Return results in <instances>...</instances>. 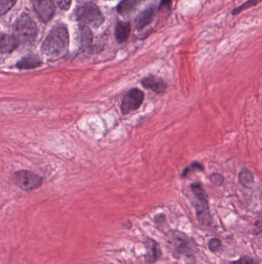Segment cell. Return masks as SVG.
<instances>
[{
  "label": "cell",
  "mask_w": 262,
  "mask_h": 264,
  "mask_svg": "<svg viewBox=\"0 0 262 264\" xmlns=\"http://www.w3.org/2000/svg\"><path fill=\"white\" fill-rule=\"evenodd\" d=\"M208 247L210 251L212 252V253H217L222 249V241L217 239V238H212L208 241Z\"/></svg>",
  "instance_id": "cell-22"
},
{
  "label": "cell",
  "mask_w": 262,
  "mask_h": 264,
  "mask_svg": "<svg viewBox=\"0 0 262 264\" xmlns=\"http://www.w3.org/2000/svg\"><path fill=\"white\" fill-rule=\"evenodd\" d=\"M204 168L203 166H202L201 163H197V161H194V163H192L189 166L185 168L184 169L183 172H182V176L185 177L188 175V173H190L191 172H196V171H203Z\"/></svg>",
  "instance_id": "cell-21"
},
{
  "label": "cell",
  "mask_w": 262,
  "mask_h": 264,
  "mask_svg": "<svg viewBox=\"0 0 262 264\" xmlns=\"http://www.w3.org/2000/svg\"><path fill=\"white\" fill-rule=\"evenodd\" d=\"M81 42H82L83 47H88L92 45V33L91 32L89 27L85 25H81Z\"/></svg>",
  "instance_id": "cell-17"
},
{
  "label": "cell",
  "mask_w": 262,
  "mask_h": 264,
  "mask_svg": "<svg viewBox=\"0 0 262 264\" xmlns=\"http://www.w3.org/2000/svg\"><path fill=\"white\" fill-rule=\"evenodd\" d=\"M13 36L19 44H32L36 39L38 27L36 23L27 13H22L13 26Z\"/></svg>",
  "instance_id": "cell-4"
},
{
  "label": "cell",
  "mask_w": 262,
  "mask_h": 264,
  "mask_svg": "<svg viewBox=\"0 0 262 264\" xmlns=\"http://www.w3.org/2000/svg\"><path fill=\"white\" fill-rule=\"evenodd\" d=\"M130 24L129 23L120 22L115 27V38L120 44L126 42L130 34Z\"/></svg>",
  "instance_id": "cell-15"
},
{
  "label": "cell",
  "mask_w": 262,
  "mask_h": 264,
  "mask_svg": "<svg viewBox=\"0 0 262 264\" xmlns=\"http://www.w3.org/2000/svg\"><path fill=\"white\" fill-rule=\"evenodd\" d=\"M141 84L143 88L150 90L157 94H164L167 90V85L165 82L156 76H147L141 80Z\"/></svg>",
  "instance_id": "cell-10"
},
{
  "label": "cell",
  "mask_w": 262,
  "mask_h": 264,
  "mask_svg": "<svg viewBox=\"0 0 262 264\" xmlns=\"http://www.w3.org/2000/svg\"><path fill=\"white\" fill-rule=\"evenodd\" d=\"M239 181L246 189H251L254 186V177L252 172L248 169H242L239 174Z\"/></svg>",
  "instance_id": "cell-16"
},
{
  "label": "cell",
  "mask_w": 262,
  "mask_h": 264,
  "mask_svg": "<svg viewBox=\"0 0 262 264\" xmlns=\"http://www.w3.org/2000/svg\"><path fill=\"white\" fill-rule=\"evenodd\" d=\"M229 264H260V261L251 256H243L237 260L231 261Z\"/></svg>",
  "instance_id": "cell-19"
},
{
  "label": "cell",
  "mask_w": 262,
  "mask_h": 264,
  "mask_svg": "<svg viewBox=\"0 0 262 264\" xmlns=\"http://www.w3.org/2000/svg\"><path fill=\"white\" fill-rule=\"evenodd\" d=\"M155 7L154 6L148 8L147 10L143 11L137 18L136 25L138 30H142L146 26L149 25L153 21L154 16L155 15Z\"/></svg>",
  "instance_id": "cell-14"
},
{
  "label": "cell",
  "mask_w": 262,
  "mask_h": 264,
  "mask_svg": "<svg viewBox=\"0 0 262 264\" xmlns=\"http://www.w3.org/2000/svg\"><path fill=\"white\" fill-rule=\"evenodd\" d=\"M154 221H155V224H157L158 226H161L163 224L166 222V217L164 216V214H158L155 216V219H154Z\"/></svg>",
  "instance_id": "cell-25"
},
{
  "label": "cell",
  "mask_w": 262,
  "mask_h": 264,
  "mask_svg": "<svg viewBox=\"0 0 262 264\" xmlns=\"http://www.w3.org/2000/svg\"><path fill=\"white\" fill-rule=\"evenodd\" d=\"M33 8L42 22L47 23L52 19L55 12L53 0H33Z\"/></svg>",
  "instance_id": "cell-8"
},
{
  "label": "cell",
  "mask_w": 262,
  "mask_h": 264,
  "mask_svg": "<svg viewBox=\"0 0 262 264\" xmlns=\"http://www.w3.org/2000/svg\"><path fill=\"white\" fill-rule=\"evenodd\" d=\"M224 180H225V178H224V177L222 176L221 174L213 173L212 175H211V176H210V181L216 186H222L224 183Z\"/></svg>",
  "instance_id": "cell-23"
},
{
  "label": "cell",
  "mask_w": 262,
  "mask_h": 264,
  "mask_svg": "<svg viewBox=\"0 0 262 264\" xmlns=\"http://www.w3.org/2000/svg\"><path fill=\"white\" fill-rule=\"evenodd\" d=\"M261 2L262 0H247L246 2L244 3L242 5H240L239 7H236L235 9H234V10H232V12H231V14L235 16V15L239 14V13L245 11V10H248V9L251 8V7H255L257 4H259Z\"/></svg>",
  "instance_id": "cell-18"
},
{
  "label": "cell",
  "mask_w": 262,
  "mask_h": 264,
  "mask_svg": "<svg viewBox=\"0 0 262 264\" xmlns=\"http://www.w3.org/2000/svg\"><path fill=\"white\" fill-rule=\"evenodd\" d=\"M165 242L174 258H182L187 263H195L198 246L196 241L188 235L179 230H170L166 233Z\"/></svg>",
  "instance_id": "cell-1"
},
{
  "label": "cell",
  "mask_w": 262,
  "mask_h": 264,
  "mask_svg": "<svg viewBox=\"0 0 262 264\" xmlns=\"http://www.w3.org/2000/svg\"><path fill=\"white\" fill-rule=\"evenodd\" d=\"M19 45V43L14 36L5 34V33H2V35H1L0 49H1L2 54L12 53L17 48Z\"/></svg>",
  "instance_id": "cell-13"
},
{
  "label": "cell",
  "mask_w": 262,
  "mask_h": 264,
  "mask_svg": "<svg viewBox=\"0 0 262 264\" xmlns=\"http://www.w3.org/2000/svg\"><path fill=\"white\" fill-rule=\"evenodd\" d=\"M68 49V33L62 27L53 29L42 45V52L52 60L60 59L66 55Z\"/></svg>",
  "instance_id": "cell-2"
},
{
  "label": "cell",
  "mask_w": 262,
  "mask_h": 264,
  "mask_svg": "<svg viewBox=\"0 0 262 264\" xmlns=\"http://www.w3.org/2000/svg\"><path fill=\"white\" fill-rule=\"evenodd\" d=\"M42 65V61L36 55H29L18 61L16 68L19 70H33Z\"/></svg>",
  "instance_id": "cell-12"
},
{
  "label": "cell",
  "mask_w": 262,
  "mask_h": 264,
  "mask_svg": "<svg viewBox=\"0 0 262 264\" xmlns=\"http://www.w3.org/2000/svg\"><path fill=\"white\" fill-rule=\"evenodd\" d=\"M146 1L148 0H123L117 10L122 16H131Z\"/></svg>",
  "instance_id": "cell-11"
},
{
  "label": "cell",
  "mask_w": 262,
  "mask_h": 264,
  "mask_svg": "<svg viewBox=\"0 0 262 264\" xmlns=\"http://www.w3.org/2000/svg\"><path fill=\"white\" fill-rule=\"evenodd\" d=\"M145 94L138 88H132L126 93L122 100V114L126 115L132 111H137L144 101Z\"/></svg>",
  "instance_id": "cell-7"
},
{
  "label": "cell",
  "mask_w": 262,
  "mask_h": 264,
  "mask_svg": "<svg viewBox=\"0 0 262 264\" xmlns=\"http://www.w3.org/2000/svg\"><path fill=\"white\" fill-rule=\"evenodd\" d=\"M58 5L62 10H67L71 6L72 0H56Z\"/></svg>",
  "instance_id": "cell-24"
},
{
  "label": "cell",
  "mask_w": 262,
  "mask_h": 264,
  "mask_svg": "<svg viewBox=\"0 0 262 264\" xmlns=\"http://www.w3.org/2000/svg\"><path fill=\"white\" fill-rule=\"evenodd\" d=\"M17 0H0V12L1 15L7 13L16 4Z\"/></svg>",
  "instance_id": "cell-20"
},
{
  "label": "cell",
  "mask_w": 262,
  "mask_h": 264,
  "mask_svg": "<svg viewBox=\"0 0 262 264\" xmlns=\"http://www.w3.org/2000/svg\"><path fill=\"white\" fill-rule=\"evenodd\" d=\"M190 187L196 197L195 209L199 224L205 228L211 227L213 220L210 213L206 192L199 183H193Z\"/></svg>",
  "instance_id": "cell-3"
},
{
  "label": "cell",
  "mask_w": 262,
  "mask_h": 264,
  "mask_svg": "<svg viewBox=\"0 0 262 264\" xmlns=\"http://www.w3.org/2000/svg\"><path fill=\"white\" fill-rule=\"evenodd\" d=\"M15 186L23 191H33L39 189L43 182V178L31 171L19 170L13 175Z\"/></svg>",
  "instance_id": "cell-6"
},
{
  "label": "cell",
  "mask_w": 262,
  "mask_h": 264,
  "mask_svg": "<svg viewBox=\"0 0 262 264\" xmlns=\"http://www.w3.org/2000/svg\"><path fill=\"white\" fill-rule=\"evenodd\" d=\"M145 249V261L147 263L153 264L156 262L161 257L162 252L159 244L155 239L150 237H146L144 241Z\"/></svg>",
  "instance_id": "cell-9"
},
{
  "label": "cell",
  "mask_w": 262,
  "mask_h": 264,
  "mask_svg": "<svg viewBox=\"0 0 262 264\" xmlns=\"http://www.w3.org/2000/svg\"><path fill=\"white\" fill-rule=\"evenodd\" d=\"M76 15L81 25L91 26L97 28L104 22V16L93 3H85L78 7Z\"/></svg>",
  "instance_id": "cell-5"
}]
</instances>
